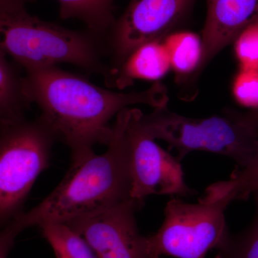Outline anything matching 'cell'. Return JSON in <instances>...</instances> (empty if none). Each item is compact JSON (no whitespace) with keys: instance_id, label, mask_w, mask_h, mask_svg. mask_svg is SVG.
Segmentation results:
<instances>
[{"instance_id":"obj_1","label":"cell","mask_w":258,"mask_h":258,"mask_svg":"<svg viewBox=\"0 0 258 258\" xmlns=\"http://www.w3.org/2000/svg\"><path fill=\"white\" fill-rule=\"evenodd\" d=\"M25 71V96L39 107V118L56 139L69 146L72 161L92 154L96 144L107 145L112 135L110 120L125 108L136 104L161 108L169 101L167 88L159 81L144 91L119 93L57 66Z\"/></svg>"},{"instance_id":"obj_2","label":"cell","mask_w":258,"mask_h":258,"mask_svg":"<svg viewBox=\"0 0 258 258\" xmlns=\"http://www.w3.org/2000/svg\"><path fill=\"white\" fill-rule=\"evenodd\" d=\"M127 108L115 116L108 149L72 161L63 179L41 203L11 222L18 230L45 223H66L130 198L131 180L125 130Z\"/></svg>"},{"instance_id":"obj_3","label":"cell","mask_w":258,"mask_h":258,"mask_svg":"<svg viewBox=\"0 0 258 258\" xmlns=\"http://www.w3.org/2000/svg\"><path fill=\"white\" fill-rule=\"evenodd\" d=\"M140 122L153 139L167 142L179 161L194 151H205L230 158L237 167L243 168L258 155V123L252 113L192 118L171 112L166 106L142 113Z\"/></svg>"},{"instance_id":"obj_4","label":"cell","mask_w":258,"mask_h":258,"mask_svg":"<svg viewBox=\"0 0 258 258\" xmlns=\"http://www.w3.org/2000/svg\"><path fill=\"white\" fill-rule=\"evenodd\" d=\"M96 37L62 28L27 13L0 8V52L24 69L69 63L106 75Z\"/></svg>"},{"instance_id":"obj_5","label":"cell","mask_w":258,"mask_h":258,"mask_svg":"<svg viewBox=\"0 0 258 258\" xmlns=\"http://www.w3.org/2000/svg\"><path fill=\"white\" fill-rule=\"evenodd\" d=\"M56 141L40 118L0 128V232L23 213L35 181L50 165Z\"/></svg>"},{"instance_id":"obj_6","label":"cell","mask_w":258,"mask_h":258,"mask_svg":"<svg viewBox=\"0 0 258 258\" xmlns=\"http://www.w3.org/2000/svg\"><path fill=\"white\" fill-rule=\"evenodd\" d=\"M231 203L227 197L198 204L171 199L164 209L162 225L147 237L149 258H205L229 232L225 212Z\"/></svg>"},{"instance_id":"obj_7","label":"cell","mask_w":258,"mask_h":258,"mask_svg":"<svg viewBox=\"0 0 258 258\" xmlns=\"http://www.w3.org/2000/svg\"><path fill=\"white\" fill-rule=\"evenodd\" d=\"M142 112L131 108L125 139L132 187L130 198L141 208L151 195L189 197L195 195L184 181L176 157L162 149L141 124Z\"/></svg>"},{"instance_id":"obj_8","label":"cell","mask_w":258,"mask_h":258,"mask_svg":"<svg viewBox=\"0 0 258 258\" xmlns=\"http://www.w3.org/2000/svg\"><path fill=\"white\" fill-rule=\"evenodd\" d=\"M128 199L99 211L66 222L89 244L98 258H149L147 237L141 235Z\"/></svg>"},{"instance_id":"obj_9","label":"cell","mask_w":258,"mask_h":258,"mask_svg":"<svg viewBox=\"0 0 258 258\" xmlns=\"http://www.w3.org/2000/svg\"><path fill=\"white\" fill-rule=\"evenodd\" d=\"M192 0H131L125 13L112 26L111 46L119 66L135 49L169 35Z\"/></svg>"},{"instance_id":"obj_10","label":"cell","mask_w":258,"mask_h":258,"mask_svg":"<svg viewBox=\"0 0 258 258\" xmlns=\"http://www.w3.org/2000/svg\"><path fill=\"white\" fill-rule=\"evenodd\" d=\"M201 40L203 56L196 74L252 24L258 23V0H207Z\"/></svg>"},{"instance_id":"obj_11","label":"cell","mask_w":258,"mask_h":258,"mask_svg":"<svg viewBox=\"0 0 258 258\" xmlns=\"http://www.w3.org/2000/svg\"><path fill=\"white\" fill-rule=\"evenodd\" d=\"M170 68L165 45L155 40L137 47L119 66L108 69L105 78L108 86L123 89L136 80L159 81Z\"/></svg>"},{"instance_id":"obj_12","label":"cell","mask_w":258,"mask_h":258,"mask_svg":"<svg viewBox=\"0 0 258 258\" xmlns=\"http://www.w3.org/2000/svg\"><path fill=\"white\" fill-rule=\"evenodd\" d=\"M30 104L24 92L23 76L0 52V128L25 120Z\"/></svg>"},{"instance_id":"obj_13","label":"cell","mask_w":258,"mask_h":258,"mask_svg":"<svg viewBox=\"0 0 258 258\" xmlns=\"http://www.w3.org/2000/svg\"><path fill=\"white\" fill-rule=\"evenodd\" d=\"M62 19L76 18L87 25L88 32L101 36L112 28L114 0H57Z\"/></svg>"},{"instance_id":"obj_14","label":"cell","mask_w":258,"mask_h":258,"mask_svg":"<svg viewBox=\"0 0 258 258\" xmlns=\"http://www.w3.org/2000/svg\"><path fill=\"white\" fill-rule=\"evenodd\" d=\"M258 190V155L249 165L237 167L230 179L209 186L203 200L212 202L228 197L232 202L248 199Z\"/></svg>"},{"instance_id":"obj_15","label":"cell","mask_w":258,"mask_h":258,"mask_svg":"<svg viewBox=\"0 0 258 258\" xmlns=\"http://www.w3.org/2000/svg\"><path fill=\"white\" fill-rule=\"evenodd\" d=\"M171 67L180 75L197 72L202 56L203 42L201 37L191 32H180L166 37L164 42Z\"/></svg>"},{"instance_id":"obj_16","label":"cell","mask_w":258,"mask_h":258,"mask_svg":"<svg viewBox=\"0 0 258 258\" xmlns=\"http://www.w3.org/2000/svg\"><path fill=\"white\" fill-rule=\"evenodd\" d=\"M39 227L56 258H98L87 242L66 224L45 223Z\"/></svg>"},{"instance_id":"obj_17","label":"cell","mask_w":258,"mask_h":258,"mask_svg":"<svg viewBox=\"0 0 258 258\" xmlns=\"http://www.w3.org/2000/svg\"><path fill=\"white\" fill-rule=\"evenodd\" d=\"M255 210L250 223L235 235L230 232L217 245L219 258H258V190L253 193Z\"/></svg>"},{"instance_id":"obj_18","label":"cell","mask_w":258,"mask_h":258,"mask_svg":"<svg viewBox=\"0 0 258 258\" xmlns=\"http://www.w3.org/2000/svg\"><path fill=\"white\" fill-rule=\"evenodd\" d=\"M234 42L241 69L258 70V23L244 29Z\"/></svg>"},{"instance_id":"obj_19","label":"cell","mask_w":258,"mask_h":258,"mask_svg":"<svg viewBox=\"0 0 258 258\" xmlns=\"http://www.w3.org/2000/svg\"><path fill=\"white\" fill-rule=\"evenodd\" d=\"M233 93L240 104L258 109V70L241 69L234 81Z\"/></svg>"},{"instance_id":"obj_20","label":"cell","mask_w":258,"mask_h":258,"mask_svg":"<svg viewBox=\"0 0 258 258\" xmlns=\"http://www.w3.org/2000/svg\"><path fill=\"white\" fill-rule=\"evenodd\" d=\"M20 231L10 224L0 232V258H8Z\"/></svg>"},{"instance_id":"obj_21","label":"cell","mask_w":258,"mask_h":258,"mask_svg":"<svg viewBox=\"0 0 258 258\" xmlns=\"http://www.w3.org/2000/svg\"><path fill=\"white\" fill-rule=\"evenodd\" d=\"M33 0H0V8L9 10H25L27 3Z\"/></svg>"},{"instance_id":"obj_22","label":"cell","mask_w":258,"mask_h":258,"mask_svg":"<svg viewBox=\"0 0 258 258\" xmlns=\"http://www.w3.org/2000/svg\"><path fill=\"white\" fill-rule=\"evenodd\" d=\"M252 113H253L254 118H255L256 120H257L258 123V109L255 110L254 112H252Z\"/></svg>"},{"instance_id":"obj_23","label":"cell","mask_w":258,"mask_h":258,"mask_svg":"<svg viewBox=\"0 0 258 258\" xmlns=\"http://www.w3.org/2000/svg\"><path fill=\"white\" fill-rule=\"evenodd\" d=\"M215 258H219V257H217V256H216V257H215Z\"/></svg>"}]
</instances>
